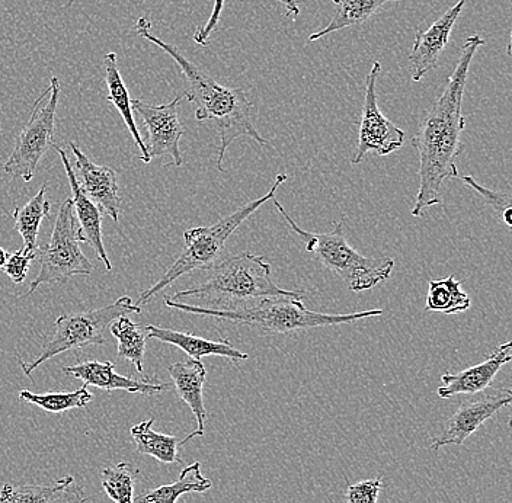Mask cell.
<instances>
[{
	"label": "cell",
	"mask_w": 512,
	"mask_h": 503,
	"mask_svg": "<svg viewBox=\"0 0 512 503\" xmlns=\"http://www.w3.org/2000/svg\"><path fill=\"white\" fill-rule=\"evenodd\" d=\"M485 43L478 34L466 38L443 94L434 102L412 139V146L419 153V188L411 211L414 217H421L428 208L443 204L444 182L459 176L456 160L463 152L462 134L466 128L463 96L470 64Z\"/></svg>",
	"instance_id": "obj_1"
},
{
	"label": "cell",
	"mask_w": 512,
	"mask_h": 503,
	"mask_svg": "<svg viewBox=\"0 0 512 503\" xmlns=\"http://www.w3.org/2000/svg\"><path fill=\"white\" fill-rule=\"evenodd\" d=\"M134 31L139 37L155 44L172 57L184 75L187 89L185 98L195 107V120L213 121L219 131L220 147L217 153V169L224 171L223 160L230 144L240 137H248L261 146H268L267 140L256 130L252 112L254 104L240 88H227L217 83L200 67L190 62L178 48L160 40L152 32V22L147 16L137 19Z\"/></svg>",
	"instance_id": "obj_2"
},
{
	"label": "cell",
	"mask_w": 512,
	"mask_h": 503,
	"mask_svg": "<svg viewBox=\"0 0 512 503\" xmlns=\"http://www.w3.org/2000/svg\"><path fill=\"white\" fill-rule=\"evenodd\" d=\"M210 271L204 283L179 291L171 299L181 301L195 297L210 304V309L236 310L262 300L304 297L303 291L286 290L275 284L270 262L265 256L252 252L219 259Z\"/></svg>",
	"instance_id": "obj_3"
},
{
	"label": "cell",
	"mask_w": 512,
	"mask_h": 503,
	"mask_svg": "<svg viewBox=\"0 0 512 503\" xmlns=\"http://www.w3.org/2000/svg\"><path fill=\"white\" fill-rule=\"evenodd\" d=\"M163 301L169 309L181 310V312L191 313V315L227 320V322L251 326L261 332L284 333V335L309 331V329L328 328V326L348 325V323L358 322V320L383 315L382 309L363 310V312L350 313V315L313 312V310L306 309L303 299H294V297L262 300L236 310H217L195 306V304L184 303V301L172 300L171 296H165Z\"/></svg>",
	"instance_id": "obj_4"
},
{
	"label": "cell",
	"mask_w": 512,
	"mask_h": 503,
	"mask_svg": "<svg viewBox=\"0 0 512 503\" xmlns=\"http://www.w3.org/2000/svg\"><path fill=\"white\" fill-rule=\"evenodd\" d=\"M274 205L288 227L303 240L306 252L312 253L323 267L331 269L354 293L371 290L392 277L395 261L387 256H364L352 248L345 237L342 221H336L334 229L328 233L307 232L291 219L280 201L274 200Z\"/></svg>",
	"instance_id": "obj_5"
},
{
	"label": "cell",
	"mask_w": 512,
	"mask_h": 503,
	"mask_svg": "<svg viewBox=\"0 0 512 503\" xmlns=\"http://www.w3.org/2000/svg\"><path fill=\"white\" fill-rule=\"evenodd\" d=\"M287 181L286 173H278L275 176L274 184L267 194L249 203L240 205L238 210L233 211L227 217L214 223L213 226L194 227L184 233L185 248L174 264L169 267L168 271L162 275V278L147 288L146 291L137 300L136 306H143L147 301L153 299L163 288L174 284L182 275L188 272L197 271V269H210L219 261L220 256L226 248V242L229 237L239 229L240 224L245 223L252 214L256 213L262 205L268 201L274 200L277 189Z\"/></svg>",
	"instance_id": "obj_6"
},
{
	"label": "cell",
	"mask_w": 512,
	"mask_h": 503,
	"mask_svg": "<svg viewBox=\"0 0 512 503\" xmlns=\"http://www.w3.org/2000/svg\"><path fill=\"white\" fill-rule=\"evenodd\" d=\"M142 313V309L133 303L131 297L124 296L114 303L101 309L89 310V312L72 313L57 317L54 322V335L51 341L44 346L40 357L30 362L19 361L25 376L30 377L44 362L57 357L67 351L85 348L89 345H105V332L111 323L118 317Z\"/></svg>",
	"instance_id": "obj_7"
},
{
	"label": "cell",
	"mask_w": 512,
	"mask_h": 503,
	"mask_svg": "<svg viewBox=\"0 0 512 503\" xmlns=\"http://www.w3.org/2000/svg\"><path fill=\"white\" fill-rule=\"evenodd\" d=\"M79 243H83V237L73 211L72 198H67L60 205L50 243L43 248L40 246L38 251L40 272L21 299L30 297L43 284H64L75 275H91L94 267L83 255Z\"/></svg>",
	"instance_id": "obj_8"
},
{
	"label": "cell",
	"mask_w": 512,
	"mask_h": 503,
	"mask_svg": "<svg viewBox=\"0 0 512 503\" xmlns=\"http://www.w3.org/2000/svg\"><path fill=\"white\" fill-rule=\"evenodd\" d=\"M62 83L51 78L50 85L37 99L32 107L31 117L16 137L15 147L3 171L31 182L37 171L38 163L46 155L47 150L54 146V120L59 105Z\"/></svg>",
	"instance_id": "obj_9"
},
{
	"label": "cell",
	"mask_w": 512,
	"mask_h": 503,
	"mask_svg": "<svg viewBox=\"0 0 512 503\" xmlns=\"http://www.w3.org/2000/svg\"><path fill=\"white\" fill-rule=\"evenodd\" d=\"M382 73V64L371 66L366 78L363 111H361L360 130H358L357 150L352 156V165H360L367 153H376L380 158L392 155L405 143V131L384 117L377 102L376 83Z\"/></svg>",
	"instance_id": "obj_10"
},
{
	"label": "cell",
	"mask_w": 512,
	"mask_h": 503,
	"mask_svg": "<svg viewBox=\"0 0 512 503\" xmlns=\"http://www.w3.org/2000/svg\"><path fill=\"white\" fill-rule=\"evenodd\" d=\"M181 99L182 96H176L174 101L162 105L147 104L142 99L133 101V110L142 117L149 134V144L146 146L150 159L169 156L172 165L178 168L184 163L181 139L185 134V127L179 120L178 112Z\"/></svg>",
	"instance_id": "obj_11"
},
{
	"label": "cell",
	"mask_w": 512,
	"mask_h": 503,
	"mask_svg": "<svg viewBox=\"0 0 512 503\" xmlns=\"http://www.w3.org/2000/svg\"><path fill=\"white\" fill-rule=\"evenodd\" d=\"M512 392L510 389H495L483 394L479 399L463 402L460 408L448 419L446 428L440 437L434 438L430 450L438 451L447 445H462L470 435L491 419L496 412L511 405Z\"/></svg>",
	"instance_id": "obj_12"
},
{
	"label": "cell",
	"mask_w": 512,
	"mask_h": 503,
	"mask_svg": "<svg viewBox=\"0 0 512 503\" xmlns=\"http://www.w3.org/2000/svg\"><path fill=\"white\" fill-rule=\"evenodd\" d=\"M70 147L76 159L75 175L80 191L92 203L98 205L102 214H107L115 223H118L121 214V197L117 173L108 166L95 165L75 142H70Z\"/></svg>",
	"instance_id": "obj_13"
},
{
	"label": "cell",
	"mask_w": 512,
	"mask_h": 503,
	"mask_svg": "<svg viewBox=\"0 0 512 503\" xmlns=\"http://www.w3.org/2000/svg\"><path fill=\"white\" fill-rule=\"evenodd\" d=\"M512 361V344L510 341L496 346L495 351L485 361L459 371L446 373L441 377L443 386L438 387L437 394L441 399H451L456 396H473L488 390L494 383L495 377L504 365Z\"/></svg>",
	"instance_id": "obj_14"
},
{
	"label": "cell",
	"mask_w": 512,
	"mask_h": 503,
	"mask_svg": "<svg viewBox=\"0 0 512 503\" xmlns=\"http://www.w3.org/2000/svg\"><path fill=\"white\" fill-rule=\"evenodd\" d=\"M466 0H459L451 6L446 14L434 22L427 31H416L414 46L409 54V62L414 66L412 80L421 82L422 78L437 67L438 59L447 47L448 38L456 25L457 19L462 14Z\"/></svg>",
	"instance_id": "obj_15"
},
{
	"label": "cell",
	"mask_w": 512,
	"mask_h": 503,
	"mask_svg": "<svg viewBox=\"0 0 512 503\" xmlns=\"http://www.w3.org/2000/svg\"><path fill=\"white\" fill-rule=\"evenodd\" d=\"M66 376L76 378L82 381L85 386L96 387V389L105 390V392H127L152 394L162 393L168 389V384L158 383L149 378L124 377L115 373L114 362L111 361H85L78 365L63 368Z\"/></svg>",
	"instance_id": "obj_16"
},
{
	"label": "cell",
	"mask_w": 512,
	"mask_h": 503,
	"mask_svg": "<svg viewBox=\"0 0 512 503\" xmlns=\"http://www.w3.org/2000/svg\"><path fill=\"white\" fill-rule=\"evenodd\" d=\"M169 376L174 381L175 392L182 402L187 403L197 421V429L182 440V447L192 438L204 437L206 432L207 409L204 406V384L207 370L201 360L188 358L187 361L169 365Z\"/></svg>",
	"instance_id": "obj_17"
},
{
	"label": "cell",
	"mask_w": 512,
	"mask_h": 503,
	"mask_svg": "<svg viewBox=\"0 0 512 503\" xmlns=\"http://www.w3.org/2000/svg\"><path fill=\"white\" fill-rule=\"evenodd\" d=\"M56 147L57 153H59L60 159L66 171L67 179H69L70 188H72L73 194V211H76L75 217L78 220L80 235L83 237V243H88L99 261L105 265L107 271H111L112 264L110 258H108L107 251L104 246V236H102V216L104 214L99 210L98 205L92 203L88 197H85L82 191L79 189L78 179H76L75 171H73L72 165H70L69 158H67L66 152L62 147Z\"/></svg>",
	"instance_id": "obj_18"
},
{
	"label": "cell",
	"mask_w": 512,
	"mask_h": 503,
	"mask_svg": "<svg viewBox=\"0 0 512 503\" xmlns=\"http://www.w3.org/2000/svg\"><path fill=\"white\" fill-rule=\"evenodd\" d=\"M144 331H146L147 338L158 339L163 344L174 345L194 360H201L203 357H222L232 362H239L249 358L246 352L235 348L232 342L226 338L211 341V339L201 338V336L191 335V333L159 328L155 325L144 326Z\"/></svg>",
	"instance_id": "obj_19"
},
{
	"label": "cell",
	"mask_w": 512,
	"mask_h": 503,
	"mask_svg": "<svg viewBox=\"0 0 512 503\" xmlns=\"http://www.w3.org/2000/svg\"><path fill=\"white\" fill-rule=\"evenodd\" d=\"M104 70H105V83H107L108 96L107 101L114 105L115 110L120 112L124 124H126L134 143L139 147L140 159L144 163L152 162L147 150L146 143H144L142 134L137 128L136 120H134L133 99L128 94L126 83H124L123 76H121L120 69H118L117 54L108 53L104 57Z\"/></svg>",
	"instance_id": "obj_20"
},
{
	"label": "cell",
	"mask_w": 512,
	"mask_h": 503,
	"mask_svg": "<svg viewBox=\"0 0 512 503\" xmlns=\"http://www.w3.org/2000/svg\"><path fill=\"white\" fill-rule=\"evenodd\" d=\"M213 483L201 474V463L195 461L185 467L174 483L160 485L147 490L134 499V503H176L182 495L188 493H204L211 489Z\"/></svg>",
	"instance_id": "obj_21"
},
{
	"label": "cell",
	"mask_w": 512,
	"mask_h": 503,
	"mask_svg": "<svg viewBox=\"0 0 512 503\" xmlns=\"http://www.w3.org/2000/svg\"><path fill=\"white\" fill-rule=\"evenodd\" d=\"M390 2H400V0H336L335 14L331 21L322 30L313 32L309 41L315 43L334 32L366 24L371 16L376 15L386 3Z\"/></svg>",
	"instance_id": "obj_22"
},
{
	"label": "cell",
	"mask_w": 512,
	"mask_h": 503,
	"mask_svg": "<svg viewBox=\"0 0 512 503\" xmlns=\"http://www.w3.org/2000/svg\"><path fill=\"white\" fill-rule=\"evenodd\" d=\"M155 419H147L131 428L130 434L136 442L137 453L149 456L165 464L181 463L178 451L182 440L174 435L160 434L153 429Z\"/></svg>",
	"instance_id": "obj_23"
},
{
	"label": "cell",
	"mask_w": 512,
	"mask_h": 503,
	"mask_svg": "<svg viewBox=\"0 0 512 503\" xmlns=\"http://www.w3.org/2000/svg\"><path fill=\"white\" fill-rule=\"evenodd\" d=\"M47 187L44 185L24 207H16L12 213L15 230L24 240V249L31 252L40 251L38 232L41 221L51 213V204L46 200Z\"/></svg>",
	"instance_id": "obj_24"
},
{
	"label": "cell",
	"mask_w": 512,
	"mask_h": 503,
	"mask_svg": "<svg viewBox=\"0 0 512 503\" xmlns=\"http://www.w3.org/2000/svg\"><path fill=\"white\" fill-rule=\"evenodd\" d=\"M472 306L467 293L462 290V283L454 275L444 280L430 281L428 285L427 312L443 313V315H457L466 312Z\"/></svg>",
	"instance_id": "obj_25"
},
{
	"label": "cell",
	"mask_w": 512,
	"mask_h": 503,
	"mask_svg": "<svg viewBox=\"0 0 512 503\" xmlns=\"http://www.w3.org/2000/svg\"><path fill=\"white\" fill-rule=\"evenodd\" d=\"M112 336L118 341V358L130 361L137 373L143 374L146 331L127 316L118 317L110 326Z\"/></svg>",
	"instance_id": "obj_26"
},
{
	"label": "cell",
	"mask_w": 512,
	"mask_h": 503,
	"mask_svg": "<svg viewBox=\"0 0 512 503\" xmlns=\"http://www.w3.org/2000/svg\"><path fill=\"white\" fill-rule=\"evenodd\" d=\"M73 482L72 476H66L51 485L16 486L6 483L0 489V503H54Z\"/></svg>",
	"instance_id": "obj_27"
},
{
	"label": "cell",
	"mask_w": 512,
	"mask_h": 503,
	"mask_svg": "<svg viewBox=\"0 0 512 503\" xmlns=\"http://www.w3.org/2000/svg\"><path fill=\"white\" fill-rule=\"evenodd\" d=\"M19 397L37 408L43 409L44 412L59 413L69 412L73 409H83L94 400V394L89 392L88 386L83 384L79 390L75 392H54V393H32L30 390H21Z\"/></svg>",
	"instance_id": "obj_28"
},
{
	"label": "cell",
	"mask_w": 512,
	"mask_h": 503,
	"mask_svg": "<svg viewBox=\"0 0 512 503\" xmlns=\"http://www.w3.org/2000/svg\"><path fill=\"white\" fill-rule=\"evenodd\" d=\"M140 470L128 461L107 467L101 473V486L114 503H134V489Z\"/></svg>",
	"instance_id": "obj_29"
},
{
	"label": "cell",
	"mask_w": 512,
	"mask_h": 503,
	"mask_svg": "<svg viewBox=\"0 0 512 503\" xmlns=\"http://www.w3.org/2000/svg\"><path fill=\"white\" fill-rule=\"evenodd\" d=\"M457 178H460V181H462L464 185H467V187L472 188L473 191L478 192L480 197L485 200V203L494 208L496 216H498V219L501 220L508 229L512 227V205L510 194L492 191V189L483 187V185L479 184L473 176H457Z\"/></svg>",
	"instance_id": "obj_30"
},
{
	"label": "cell",
	"mask_w": 512,
	"mask_h": 503,
	"mask_svg": "<svg viewBox=\"0 0 512 503\" xmlns=\"http://www.w3.org/2000/svg\"><path fill=\"white\" fill-rule=\"evenodd\" d=\"M38 258V252L27 251L22 248L21 251H16L8 256L6 261L5 274L11 278L12 283L19 285L24 283L25 278L28 277L32 262Z\"/></svg>",
	"instance_id": "obj_31"
},
{
	"label": "cell",
	"mask_w": 512,
	"mask_h": 503,
	"mask_svg": "<svg viewBox=\"0 0 512 503\" xmlns=\"http://www.w3.org/2000/svg\"><path fill=\"white\" fill-rule=\"evenodd\" d=\"M382 489V479H368L355 483L348 486L347 503H377Z\"/></svg>",
	"instance_id": "obj_32"
},
{
	"label": "cell",
	"mask_w": 512,
	"mask_h": 503,
	"mask_svg": "<svg viewBox=\"0 0 512 503\" xmlns=\"http://www.w3.org/2000/svg\"><path fill=\"white\" fill-rule=\"evenodd\" d=\"M224 2H226V0H214L213 11H211L210 18L207 19L206 24L201 25V27L197 28V31H195L194 43H197L198 46H207L211 32L216 30L220 18H222Z\"/></svg>",
	"instance_id": "obj_33"
},
{
	"label": "cell",
	"mask_w": 512,
	"mask_h": 503,
	"mask_svg": "<svg viewBox=\"0 0 512 503\" xmlns=\"http://www.w3.org/2000/svg\"><path fill=\"white\" fill-rule=\"evenodd\" d=\"M64 503H88L89 498L85 495L82 486L76 485L75 482L64 490Z\"/></svg>",
	"instance_id": "obj_34"
},
{
	"label": "cell",
	"mask_w": 512,
	"mask_h": 503,
	"mask_svg": "<svg viewBox=\"0 0 512 503\" xmlns=\"http://www.w3.org/2000/svg\"><path fill=\"white\" fill-rule=\"evenodd\" d=\"M277 2L281 3V5H283L284 8L287 9L288 15H293L294 18H296V16H299L300 8L299 2H297V0H277Z\"/></svg>",
	"instance_id": "obj_35"
},
{
	"label": "cell",
	"mask_w": 512,
	"mask_h": 503,
	"mask_svg": "<svg viewBox=\"0 0 512 503\" xmlns=\"http://www.w3.org/2000/svg\"><path fill=\"white\" fill-rule=\"evenodd\" d=\"M8 256V252H6L5 249L0 248V269L5 267L6 261H8Z\"/></svg>",
	"instance_id": "obj_36"
},
{
	"label": "cell",
	"mask_w": 512,
	"mask_h": 503,
	"mask_svg": "<svg viewBox=\"0 0 512 503\" xmlns=\"http://www.w3.org/2000/svg\"><path fill=\"white\" fill-rule=\"evenodd\" d=\"M332 2L336 3V0H332Z\"/></svg>",
	"instance_id": "obj_37"
}]
</instances>
